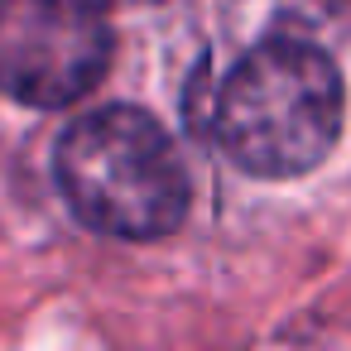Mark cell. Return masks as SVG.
I'll list each match as a JSON object with an SVG mask.
<instances>
[{"label": "cell", "instance_id": "cell-5", "mask_svg": "<svg viewBox=\"0 0 351 351\" xmlns=\"http://www.w3.org/2000/svg\"><path fill=\"white\" fill-rule=\"evenodd\" d=\"M101 5H149V0H101Z\"/></svg>", "mask_w": 351, "mask_h": 351}, {"label": "cell", "instance_id": "cell-4", "mask_svg": "<svg viewBox=\"0 0 351 351\" xmlns=\"http://www.w3.org/2000/svg\"><path fill=\"white\" fill-rule=\"evenodd\" d=\"M322 15H337V20H351V0H313Z\"/></svg>", "mask_w": 351, "mask_h": 351}, {"label": "cell", "instance_id": "cell-1", "mask_svg": "<svg viewBox=\"0 0 351 351\" xmlns=\"http://www.w3.org/2000/svg\"><path fill=\"white\" fill-rule=\"evenodd\" d=\"M346 92L337 63L303 39H269L241 58L217 101V140L255 178L313 173L341 140Z\"/></svg>", "mask_w": 351, "mask_h": 351}, {"label": "cell", "instance_id": "cell-2", "mask_svg": "<svg viewBox=\"0 0 351 351\" xmlns=\"http://www.w3.org/2000/svg\"><path fill=\"white\" fill-rule=\"evenodd\" d=\"M58 183L68 207L121 241H159L188 217V169L154 116L101 106L58 140Z\"/></svg>", "mask_w": 351, "mask_h": 351}, {"label": "cell", "instance_id": "cell-3", "mask_svg": "<svg viewBox=\"0 0 351 351\" xmlns=\"http://www.w3.org/2000/svg\"><path fill=\"white\" fill-rule=\"evenodd\" d=\"M111 63L101 0H0V92L25 106H73Z\"/></svg>", "mask_w": 351, "mask_h": 351}]
</instances>
